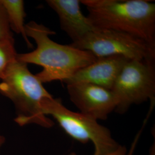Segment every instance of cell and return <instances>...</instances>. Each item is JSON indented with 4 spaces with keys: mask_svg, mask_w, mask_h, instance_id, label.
<instances>
[{
    "mask_svg": "<svg viewBox=\"0 0 155 155\" xmlns=\"http://www.w3.org/2000/svg\"><path fill=\"white\" fill-rule=\"evenodd\" d=\"M47 4L59 17L61 29L72 40V43L79 41L96 31L81 9L79 0H47Z\"/></svg>",
    "mask_w": 155,
    "mask_h": 155,
    "instance_id": "9",
    "label": "cell"
},
{
    "mask_svg": "<svg viewBox=\"0 0 155 155\" xmlns=\"http://www.w3.org/2000/svg\"><path fill=\"white\" fill-rule=\"evenodd\" d=\"M14 39L5 9L0 2V41Z\"/></svg>",
    "mask_w": 155,
    "mask_h": 155,
    "instance_id": "12",
    "label": "cell"
},
{
    "mask_svg": "<svg viewBox=\"0 0 155 155\" xmlns=\"http://www.w3.org/2000/svg\"><path fill=\"white\" fill-rule=\"evenodd\" d=\"M70 99L80 113L105 120L115 110L117 100L110 90L89 83L67 85Z\"/></svg>",
    "mask_w": 155,
    "mask_h": 155,
    "instance_id": "7",
    "label": "cell"
},
{
    "mask_svg": "<svg viewBox=\"0 0 155 155\" xmlns=\"http://www.w3.org/2000/svg\"><path fill=\"white\" fill-rule=\"evenodd\" d=\"M140 135V133H139L138 135L136 136V138L134 139V140L133 141V143L132 144L130 150H129L127 152V155H133V152H134V151L136 146V144H137V141H138V139H139Z\"/></svg>",
    "mask_w": 155,
    "mask_h": 155,
    "instance_id": "14",
    "label": "cell"
},
{
    "mask_svg": "<svg viewBox=\"0 0 155 155\" xmlns=\"http://www.w3.org/2000/svg\"><path fill=\"white\" fill-rule=\"evenodd\" d=\"M111 91L117 100L115 111L124 114L134 104L155 98V61L129 60Z\"/></svg>",
    "mask_w": 155,
    "mask_h": 155,
    "instance_id": "5",
    "label": "cell"
},
{
    "mask_svg": "<svg viewBox=\"0 0 155 155\" xmlns=\"http://www.w3.org/2000/svg\"><path fill=\"white\" fill-rule=\"evenodd\" d=\"M127 148L125 146L120 145L118 148L116 150L110 154L107 155H127ZM68 155H78L75 152H71Z\"/></svg>",
    "mask_w": 155,
    "mask_h": 155,
    "instance_id": "13",
    "label": "cell"
},
{
    "mask_svg": "<svg viewBox=\"0 0 155 155\" xmlns=\"http://www.w3.org/2000/svg\"><path fill=\"white\" fill-rule=\"evenodd\" d=\"M0 93L15 104L18 111L15 121L19 125L36 124L51 127L54 125L41 107L42 101L52 95L29 71L27 64L17 59L8 67L1 79Z\"/></svg>",
    "mask_w": 155,
    "mask_h": 155,
    "instance_id": "3",
    "label": "cell"
},
{
    "mask_svg": "<svg viewBox=\"0 0 155 155\" xmlns=\"http://www.w3.org/2000/svg\"><path fill=\"white\" fill-rule=\"evenodd\" d=\"M17 53L15 48L14 39L0 41V79L6 70L17 59Z\"/></svg>",
    "mask_w": 155,
    "mask_h": 155,
    "instance_id": "11",
    "label": "cell"
},
{
    "mask_svg": "<svg viewBox=\"0 0 155 155\" xmlns=\"http://www.w3.org/2000/svg\"><path fill=\"white\" fill-rule=\"evenodd\" d=\"M5 139L4 136L0 134V150L2 147V146L5 143Z\"/></svg>",
    "mask_w": 155,
    "mask_h": 155,
    "instance_id": "15",
    "label": "cell"
},
{
    "mask_svg": "<svg viewBox=\"0 0 155 155\" xmlns=\"http://www.w3.org/2000/svg\"><path fill=\"white\" fill-rule=\"evenodd\" d=\"M95 28L128 33L155 48V4L148 0H82Z\"/></svg>",
    "mask_w": 155,
    "mask_h": 155,
    "instance_id": "2",
    "label": "cell"
},
{
    "mask_svg": "<svg viewBox=\"0 0 155 155\" xmlns=\"http://www.w3.org/2000/svg\"><path fill=\"white\" fill-rule=\"evenodd\" d=\"M41 107L45 115L52 117L70 137L82 144L91 141L95 148L94 155H109L120 145L107 127L91 117L68 109L61 99L45 98Z\"/></svg>",
    "mask_w": 155,
    "mask_h": 155,
    "instance_id": "4",
    "label": "cell"
},
{
    "mask_svg": "<svg viewBox=\"0 0 155 155\" xmlns=\"http://www.w3.org/2000/svg\"><path fill=\"white\" fill-rule=\"evenodd\" d=\"M70 45L97 58L120 55L129 60L155 61V47L137 37L113 30L98 29Z\"/></svg>",
    "mask_w": 155,
    "mask_h": 155,
    "instance_id": "6",
    "label": "cell"
},
{
    "mask_svg": "<svg viewBox=\"0 0 155 155\" xmlns=\"http://www.w3.org/2000/svg\"><path fill=\"white\" fill-rule=\"evenodd\" d=\"M5 9L11 28L16 33L21 35L29 47L32 45L25 32L24 18L26 16L24 2L22 0H0Z\"/></svg>",
    "mask_w": 155,
    "mask_h": 155,
    "instance_id": "10",
    "label": "cell"
},
{
    "mask_svg": "<svg viewBox=\"0 0 155 155\" xmlns=\"http://www.w3.org/2000/svg\"><path fill=\"white\" fill-rule=\"evenodd\" d=\"M25 32L28 38L35 40L37 47L32 52L17 54V59L27 64L42 67L43 70L35 75L42 83L64 82L79 70L97 60V58L89 51L54 41L50 36L55 32L34 21L25 24Z\"/></svg>",
    "mask_w": 155,
    "mask_h": 155,
    "instance_id": "1",
    "label": "cell"
},
{
    "mask_svg": "<svg viewBox=\"0 0 155 155\" xmlns=\"http://www.w3.org/2000/svg\"><path fill=\"white\" fill-rule=\"evenodd\" d=\"M128 61L120 55L97 58L93 63L79 70L64 82L67 85L89 83L111 90Z\"/></svg>",
    "mask_w": 155,
    "mask_h": 155,
    "instance_id": "8",
    "label": "cell"
}]
</instances>
